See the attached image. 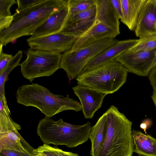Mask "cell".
I'll use <instances>...</instances> for the list:
<instances>
[{
    "mask_svg": "<svg viewBox=\"0 0 156 156\" xmlns=\"http://www.w3.org/2000/svg\"><path fill=\"white\" fill-rule=\"evenodd\" d=\"M69 0H45L35 5L18 10L7 28L0 30V44L6 46L21 37L31 35L52 14L62 9Z\"/></svg>",
    "mask_w": 156,
    "mask_h": 156,
    "instance_id": "cell-1",
    "label": "cell"
},
{
    "mask_svg": "<svg viewBox=\"0 0 156 156\" xmlns=\"http://www.w3.org/2000/svg\"><path fill=\"white\" fill-rule=\"evenodd\" d=\"M113 7L116 11L120 19L123 16L121 0H111Z\"/></svg>",
    "mask_w": 156,
    "mask_h": 156,
    "instance_id": "cell-30",
    "label": "cell"
},
{
    "mask_svg": "<svg viewBox=\"0 0 156 156\" xmlns=\"http://www.w3.org/2000/svg\"><path fill=\"white\" fill-rule=\"evenodd\" d=\"M128 71L114 60L94 69L81 73L76 78L78 84L107 95L117 91L126 82Z\"/></svg>",
    "mask_w": 156,
    "mask_h": 156,
    "instance_id": "cell-4",
    "label": "cell"
},
{
    "mask_svg": "<svg viewBox=\"0 0 156 156\" xmlns=\"http://www.w3.org/2000/svg\"><path fill=\"white\" fill-rule=\"evenodd\" d=\"M37 133L45 144L65 145L73 148L78 136L75 125L64 121L61 119L55 121L51 118L45 117L39 121Z\"/></svg>",
    "mask_w": 156,
    "mask_h": 156,
    "instance_id": "cell-7",
    "label": "cell"
},
{
    "mask_svg": "<svg viewBox=\"0 0 156 156\" xmlns=\"http://www.w3.org/2000/svg\"><path fill=\"white\" fill-rule=\"evenodd\" d=\"M107 130V117L105 113L98 119L94 125L92 126L89 139L91 143L90 154L97 156L104 140Z\"/></svg>",
    "mask_w": 156,
    "mask_h": 156,
    "instance_id": "cell-20",
    "label": "cell"
},
{
    "mask_svg": "<svg viewBox=\"0 0 156 156\" xmlns=\"http://www.w3.org/2000/svg\"><path fill=\"white\" fill-rule=\"evenodd\" d=\"M35 156H44L42 154H36V155Z\"/></svg>",
    "mask_w": 156,
    "mask_h": 156,
    "instance_id": "cell-34",
    "label": "cell"
},
{
    "mask_svg": "<svg viewBox=\"0 0 156 156\" xmlns=\"http://www.w3.org/2000/svg\"><path fill=\"white\" fill-rule=\"evenodd\" d=\"M33 153L35 154H40L44 156H79L76 153L64 151L45 144L34 149Z\"/></svg>",
    "mask_w": 156,
    "mask_h": 156,
    "instance_id": "cell-21",
    "label": "cell"
},
{
    "mask_svg": "<svg viewBox=\"0 0 156 156\" xmlns=\"http://www.w3.org/2000/svg\"><path fill=\"white\" fill-rule=\"evenodd\" d=\"M117 41L106 38L75 51H67L62 54L60 68L65 71L69 80L76 79L90 61Z\"/></svg>",
    "mask_w": 156,
    "mask_h": 156,
    "instance_id": "cell-5",
    "label": "cell"
},
{
    "mask_svg": "<svg viewBox=\"0 0 156 156\" xmlns=\"http://www.w3.org/2000/svg\"><path fill=\"white\" fill-rule=\"evenodd\" d=\"M119 34L101 23H96L86 33L76 39L70 50L75 51L106 38H115Z\"/></svg>",
    "mask_w": 156,
    "mask_h": 156,
    "instance_id": "cell-16",
    "label": "cell"
},
{
    "mask_svg": "<svg viewBox=\"0 0 156 156\" xmlns=\"http://www.w3.org/2000/svg\"><path fill=\"white\" fill-rule=\"evenodd\" d=\"M140 40V39L117 41L115 44L105 50L90 61L81 73L94 69L115 60L121 54L138 44Z\"/></svg>",
    "mask_w": 156,
    "mask_h": 156,
    "instance_id": "cell-13",
    "label": "cell"
},
{
    "mask_svg": "<svg viewBox=\"0 0 156 156\" xmlns=\"http://www.w3.org/2000/svg\"><path fill=\"white\" fill-rule=\"evenodd\" d=\"M96 8V23H101L119 32V20L111 0H95Z\"/></svg>",
    "mask_w": 156,
    "mask_h": 156,
    "instance_id": "cell-17",
    "label": "cell"
},
{
    "mask_svg": "<svg viewBox=\"0 0 156 156\" xmlns=\"http://www.w3.org/2000/svg\"><path fill=\"white\" fill-rule=\"evenodd\" d=\"M140 127L145 132L147 128L148 127L147 124L143 122L141 123L140 125Z\"/></svg>",
    "mask_w": 156,
    "mask_h": 156,
    "instance_id": "cell-32",
    "label": "cell"
},
{
    "mask_svg": "<svg viewBox=\"0 0 156 156\" xmlns=\"http://www.w3.org/2000/svg\"><path fill=\"white\" fill-rule=\"evenodd\" d=\"M76 38L60 33L34 38H29L27 42L31 50L61 53L70 50Z\"/></svg>",
    "mask_w": 156,
    "mask_h": 156,
    "instance_id": "cell-10",
    "label": "cell"
},
{
    "mask_svg": "<svg viewBox=\"0 0 156 156\" xmlns=\"http://www.w3.org/2000/svg\"><path fill=\"white\" fill-rule=\"evenodd\" d=\"M69 12L68 2L62 9L51 15L29 38H34L60 33L66 25Z\"/></svg>",
    "mask_w": 156,
    "mask_h": 156,
    "instance_id": "cell-15",
    "label": "cell"
},
{
    "mask_svg": "<svg viewBox=\"0 0 156 156\" xmlns=\"http://www.w3.org/2000/svg\"><path fill=\"white\" fill-rule=\"evenodd\" d=\"M96 5L89 9L68 17L66 25L61 33L74 36H82L96 23Z\"/></svg>",
    "mask_w": 156,
    "mask_h": 156,
    "instance_id": "cell-11",
    "label": "cell"
},
{
    "mask_svg": "<svg viewBox=\"0 0 156 156\" xmlns=\"http://www.w3.org/2000/svg\"><path fill=\"white\" fill-rule=\"evenodd\" d=\"M134 152L140 156H156V139L142 132L132 130Z\"/></svg>",
    "mask_w": 156,
    "mask_h": 156,
    "instance_id": "cell-19",
    "label": "cell"
},
{
    "mask_svg": "<svg viewBox=\"0 0 156 156\" xmlns=\"http://www.w3.org/2000/svg\"><path fill=\"white\" fill-rule=\"evenodd\" d=\"M26 59L20 64L23 76L30 82L34 79L49 76L60 68V53L29 49Z\"/></svg>",
    "mask_w": 156,
    "mask_h": 156,
    "instance_id": "cell-6",
    "label": "cell"
},
{
    "mask_svg": "<svg viewBox=\"0 0 156 156\" xmlns=\"http://www.w3.org/2000/svg\"><path fill=\"white\" fill-rule=\"evenodd\" d=\"M72 88L80 100L84 118L92 119L96 112L101 107L106 95L80 84Z\"/></svg>",
    "mask_w": 156,
    "mask_h": 156,
    "instance_id": "cell-12",
    "label": "cell"
},
{
    "mask_svg": "<svg viewBox=\"0 0 156 156\" xmlns=\"http://www.w3.org/2000/svg\"><path fill=\"white\" fill-rule=\"evenodd\" d=\"M151 98L156 108V91H153Z\"/></svg>",
    "mask_w": 156,
    "mask_h": 156,
    "instance_id": "cell-33",
    "label": "cell"
},
{
    "mask_svg": "<svg viewBox=\"0 0 156 156\" xmlns=\"http://www.w3.org/2000/svg\"><path fill=\"white\" fill-rule=\"evenodd\" d=\"M95 5V0H69L68 17L83 12Z\"/></svg>",
    "mask_w": 156,
    "mask_h": 156,
    "instance_id": "cell-23",
    "label": "cell"
},
{
    "mask_svg": "<svg viewBox=\"0 0 156 156\" xmlns=\"http://www.w3.org/2000/svg\"><path fill=\"white\" fill-rule=\"evenodd\" d=\"M16 4V0H0V17L12 15L10 11V9L12 5Z\"/></svg>",
    "mask_w": 156,
    "mask_h": 156,
    "instance_id": "cell-25",
    "label": "cell"
},
{
    "mask_svg": "<svg viewBox=\"0 0 156 156\" xmlns=\"http://www.w3.org/2000/svg\"><path fill=\"white\" fill-rule=\"evenodd\" d=\"M148 76L154 91H156V66L151 70Z\"/></svg>",
    "mask_w": 156,
    "mask_h": 156,
    "instance_id": "cell-31",
    "label": "cell"
},
{
    "mask_svg": "<svg viewBox=\"0 0 156 156\" xmlns=\"http://www.w3.org/2000/svg\"><path fill=\"white\" fill-rule=\"evenodd\" d=\"M3 46L0 44V75L3 73L12 57L11 55L3 52Z\"/></svg>",
    "mask_w": 156,
    "mask_h": 156,
    "instance_id": "cell-26",
    "label": "cell"
},
{
    "mask_svg": "<svg viewBox=\"0 0 156 156\" xmlns=\"http://www.w3.org/2000/svg\"><path fill=\"white\" fill-rule=\"evenodd\" d=\"M45 0H17V10H21L36 5Z\"/></svg>",
    "mask_w": 156,
    "mask_h": 156,
    "instance_id": "cell-28",
    "label": "cell"
},
{
    "mask_svg": "<svg viewBox=\"0 0 156 156\" xmlns=\"http://www.w3.org/2000/svg\"><path fill=\"white\" fill-rule=\"evenodd\" d=\"M134 31L140 38L156 34V0H147L140 13Z\"/></svg>",
    "mask_w": 156,
    "mask_h": 156,
    "instance_id": "cell-14",
    "label": "cell"
},
{
    "mask_svg": "<svg viewBox=\"0 0 156 156\" xmlns=\"http://www.w3.org/2000/svg\"><path fill=\"white\" fill-rule=\"evenodd\" d=\"M13 16L0 17V30L8 28L11 24L13 20Z\"/></svg>",
    "mask_w": 156,
    "mask_h": 156,
    "instance_id": "cell-29",
    "label": "cell"
},
{
    "mask_svg": "<svg viewBox=\"0 0 156 156\" xmlns=\"http://www.w3.org/2000/svg\"><path fill=\"white\" fill-rule=\"evenodd\" d=\"M0 151L4 149L28 151L34 153V150L23 138L18 131L21 126L11 117L10 113L0 102Z\"/></svg>",
    "mask_w": 156,
    "mask_h": 156,
    "instance_id": "cell-8",
    "label": "cell"
},
{
    "mask_svg": "<svg viewBox=\"0 0 156 156\" xmlns=\"http://www.w3.org/2000/svg\"><path fill=\"white\" fill-rule=\"evenodd\" d=\"M105 113L106 133L97 156H132V123L114 105L111 106Z\"/></svg>",
    "mask_w": 156,
    "mask_h": 156,
    "instance_id": "cell-3",
    "label": "cell"
},
{
    "mask_svg": "<svg viewBox=\"0 0 156 156\" xmlns=\"http://www.w3.org/2000/svg\"><path fill=\"white\" fill-rule=\"evenodd\" d=\"M140 39V41L138 44L127 51L135 52L151 51L156 48V34Z\"/></svg>",
    "mask_w": 156,
    "mask_h": 156,
    "instance_id": "cell-24",
    "label": "cell"
},
{
    "mask_svg": "<svg viewBox=\"0 0 156 156\" xmlns=\"http://www.w3.org/2000/svg\"><path fill=\"white\" fill-rule=\"evenodd\" d=\"M115 60L121 63L128 72L139 76H147L156 66V48L135 52L126 51Z\"/></svg>",
    "mask_w": 156,
    "mask_h": 156,
    "instance_id": "cell-9",
    "label": "cell"
},
{
    "mask_svg": "<svg viewBox=\"0 0 156 156\" xmlns=\"http://www.w3.org/2000/svg\"><path fill=\"white\" fill-rule=\"evenodd\" d=\"M36 154L28 151H17L4 149L0 151V156H35Z\"/></svg>",
    "mask_w": 156,
    "mask_h": 156,
    "instance_id": "cell-27",
    "label": "cell"
},
{
    "mask_svg": "<svg viewBox=\"0 0 156 156\" xmlns=\"http://www.w3.org/2000/svg\"><path fill=\"white\" fill-rule=\"evenodd\" d=\"M23 57L22 51H19L15 55L12 56L8 65L3 73L0 75V92L3 93L5 92V83L9 74L16 67L20 66V61Z\"/></svg>",
    "mask_w": 156,
    "mask_h": 156,
    "instance_id": "cell-22",
    "label": "cell"
},
{
    "mask_svg": "<svg viewBox=\"0 0 156 156\" xmlns=\"http://www.w3.org/2000/svg\"><path fill=\"white\" fill-rule=\"evenodd\" d=\"M147 0H121L123 16L120 20L130 30L136 28L140 13Z\"/></svg>",
    "mask_w": 156,
    "mask_h": 156,
    "instance_id": "cell-18",
    "label": "cell"
},
{
    "mask_svg": "<svg viewBox=\"0 0 156 156\" xmlns=\"http://www.w3.org/2000/svg\"><path fill=\"white\" fill-rule=\"evenodd\" d=\"M16 96L17 103L40 110L45 117L51 118L62 112L82 110L80 103L75 99L51 93L37 83L23 85L18 88Z\"/></svg>",
    "mask_w": 156,
    "mask_h": 156,
    "instance_id": "cell-2",
    "label": "cell"
}]
</instances>
